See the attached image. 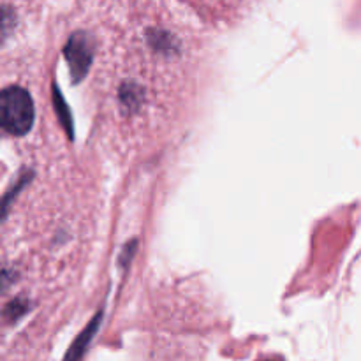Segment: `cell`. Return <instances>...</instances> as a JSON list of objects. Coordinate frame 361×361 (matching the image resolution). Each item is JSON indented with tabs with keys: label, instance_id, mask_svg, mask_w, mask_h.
Segmentation results:
<instances>
[{
	"label": "cell",
	"instance_id": "6da1fadb",
	"mask_svg": "<svg viewBox=\"0 0 361 361\" xmlns=\"http://www.w3.org/2000/svg\"><path fill=\"white\" fill-rule=\"evenodd\" d=\"M196 21L175 0H74L63 55L120 161L154 154L185 127L204 62Z\"/></svg>",
	"mask_w": 361,
	"mask_h": 361
},
{
	"label": "cell",
	"instance_id": "7a4b0ae2",
	"mask_svg": "<svg viewBox=\"0 0 361 361\" xmlns=\"http://www.w3.org/2000/svg\"><path fill=\"white\" fill-rule=\"evenodd\" d=\"M200 23L208 27H231L243 18L254 0H175Z\"/></svg>",
	"mask_w": 361,
	"mask_h": 361
},
{
	"label": "cell",
	"instance_id": "3957f363",
	"mask_svg": "<svg viewBox=\"0 0 361 361\" xmlns=\"http://www.w3.org/2000/svg\"><path fill=\"white\" fill-rule=\"evenodd\" d=\"M41 2L42 0H4V13L6 18L13 14V20L20 21L21 18H28V14L35 13Z\"/></svg>",
	"mask_w": 361,
	"mask_h": 361
}]
</instances>
